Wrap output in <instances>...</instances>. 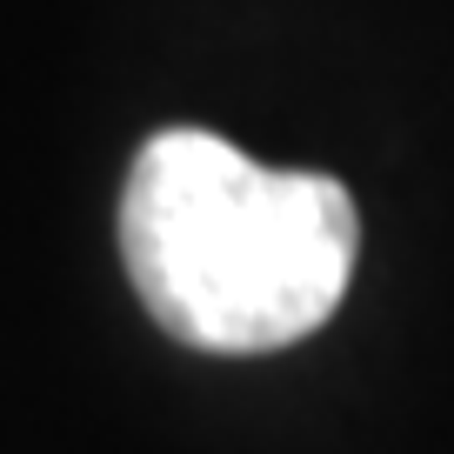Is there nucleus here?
Instances as JSON below:
<instances>
[{"instance_id": "1", "label": "nucleus", "mask_w": 454, "mask_h": 454, "mask_svg": "<svg viewBox=\"0 0 454 454\" xmlns=\"http://www.w3.org/2000/svg\"><path fill=\"white\" fill-rule=\"evenodd\" d=\"M361 214L334 174L261 168L207 128H160L121 187V261L181 348L274 355L355 281Z\"/></svg>"}]
</instances>
